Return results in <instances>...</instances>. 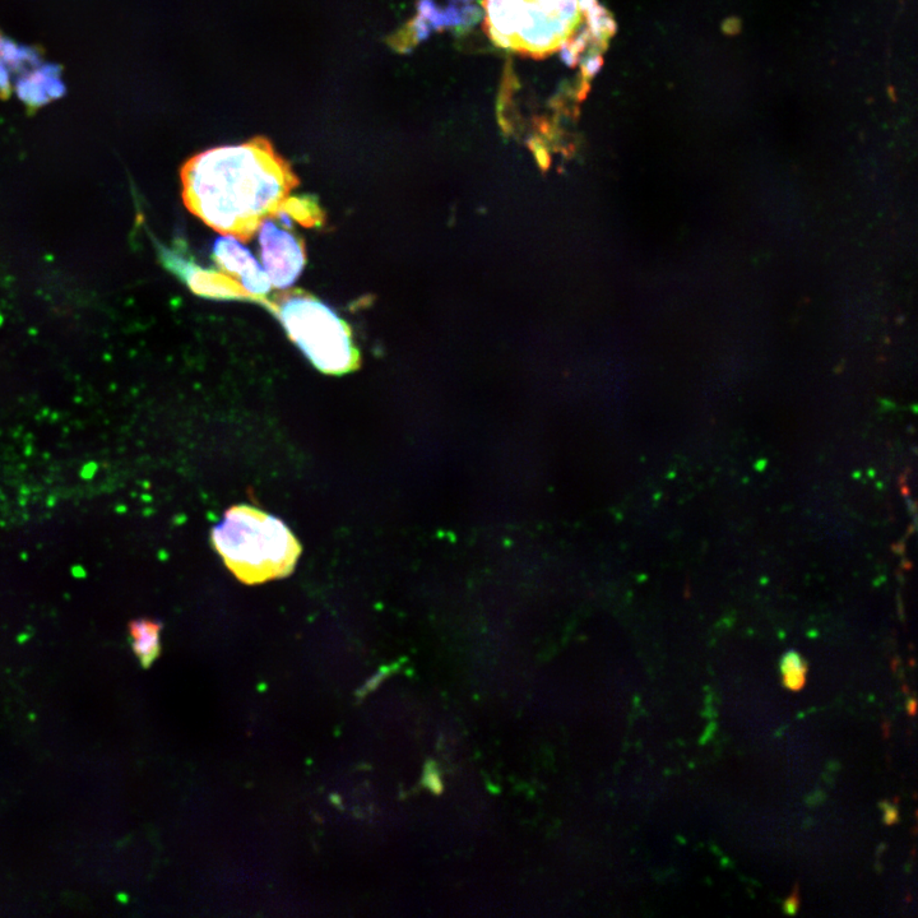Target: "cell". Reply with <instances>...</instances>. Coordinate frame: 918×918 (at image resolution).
I'll list each match as a JSON object with an SVG mask.
<instances>
[{"instance_id": "cell-1", "label": "cell", "mask_w": 918, "mask_h": 918, "mask_svg": "<svg viewBox=\"0 0 918 918\" xmlns=\"http://www.w3.org/2000/svg\"><path fill=\"white\" fill-rule=\"evenodd\" d=\"M188 210L217 233L249 241L298 187L289 162L263 137L199 153L182 169Z\"/></svg>"}, {"instance_id": "cell-2", "label": "cell", "mask_w": 918, "mask_h": 918, "mask_svg": "<svg viewBox=\"0 0 918 918\" xmlns=\"http://www.w3.org/2000/svg\"><path fill=\"white\" fill-rule=\"evenodd\" d=\"M212 541L226 567L247 584L289 576L301 554L298 540L280 519L249 505L227 510L213 528Z\"/></svg>"}, {"instance_id": "cell-3", "label": "cell", "mask_w": 918, "mask_h": 918, "mask_svg": "<svg viewBox=\"0 0 918 918\" xmlns=\"http://www.w3.org/2000/svg\"><path fill=\"white\" fill-rule=\"evenodd\" d=\"M263 304L319 372L343 375L359 369L360 351L349 324L317 296L290 290Z\"/></svg>"}, {"instance_id": "cell-4", "label": "cell", "mask_w": 918, "mask_h": 918, "mask_svg": "<svg viewBox=\"0 0 918 918\" xmlns=\"http://www.w3.org/2000/svg\"><path fill=\"white\" fill-rule=\"evenodd\" d=\"M282 226L266 219L259 227V245L264 271L272 286L287 289L299 280L306 266L304 240L292 231L290 217L277 215Z\"/></svg>"}, {"instance_id": "cell-5", "label": "cell", "mask_w": 918, "mask_h": 918, "mask_svg": "<svg viewBox=\"0 0 918 918\" xmlns=\"http://www.w3.org/2000/svg\"><path fill=\"white\" fill-rule=\"evenodd\" d=\"M213 258L222 270L238 278L243 289L261 303L262 296L270 294L271 281L248 248L241 245L234 236L225 235L215 241Z\"/></svg>"}, {"instance_id": "cell-6", "label": "cell", "mask_w": 918, "mask_h": 918, "mask_svg": "<svg viewBox=\"0 0 918 918\" xmlns=\"http://www.w3.org/2000/svg\"><path fill=\"white\" fill-rule=\"evenodd\" d=\"M160 254L165 266L176 276L182 278L197 295L220 300L257 301L243 289L239 282L231 280L222 273L202 270L196 264L185 261L178 254L165 248H161Z\"/></svg>"}, {"instance_id": "cell-7", "label": "cell", "mask_w": 918, "mask_h": 918, "mask_svg": "<svg viewBox=\"0 0 918 918\" xmlns=\"http://www.w3.org/2000/svg\"><path fill=\"white\" fill-rule=\"evenodd\" d=\"M67 88L62 80V67L54 63H43L40 67L22 74L16 83V94L23 104L37 109L66 95Z\"/></svg>"}, {"instance_id": "cell-8", "label": "cell", "mask_w": 918, "mask_h": 918, "mask_svg": "<svg viewBox=\"0 0 918 918\" xmlns=\"http://www.w3.org/2000/svg\"><path fill=\"white\" fill-rule=\"evenodd\" d=\"M161 629L162 624L159 621L150 619L133 620L129 623L133 652L143 669L151 667L160 656Z\"/></svg>"}, {"instance_id": "cell-9", "label": "cell", "mask_w": 918, "mask_h": 918, "mask_svg": "<svg viewBox=\"0 0 918 918\" xmlns=\"http://www.w3.org/2000/svg\"><path fill=\"white\" fill-rule=\"evenodd\" d=\"M0 60L11 73L17 74L30 72L44 63L39 50L3 39L0 40Z\"/></svg>"}, {"instance_id": "cell-10", "label": "cell", "mask_w": 918, "mask_h": 918, "mask_svg": "<svg viewBox=\"0 0 918 918\" xmlns=\"http://www.w3.org/2000/svg\"><path fill=\"white\" fill-rule=\"evenodd\" d=\"M276 215L292 217L304 226H317L323 224L324 213L319 208L314 198H287Z\"/></svg>"}, {"instance_id": "cell-11", "label": "cell", "mask_w": 918, "mask_h": 918, "mask_svg": "<svg viewBox=\"0 0 918 918\" xmlns=\"http://www.w3.org/2000/svg\"><path fill=\"white\" fill-rule=\"evenodd\" d=\"M781 670L783 684L790 690H801L806 683L808 665L796 652H788L782 658Z\"/></svg>"}, {"instance_id": "cell-12", "label": "cell", "mask_w": 918, "mask_h": 918, "mask_svg": "<svg viewBox=\"0 0 918 918\" xmlns=\"http://www.w3.org/2000/svg\"><path fill=\"white\" fill-rule=\"evenodd\" d=\"M389 671H391L389 667H387V669H383L382 671H379L377 675L373 676V678L370 679L368 683H366L363 686V688L359 690V692H357V697L363 698L365 697V695H368L370 692H373V690L377 689L380 683H382V681L386 679V676L387 674H389Z\"/></svg>"}, {"instance_id": "cell-13", "label": "cell", "mask_w": 918, "mask_h": 918, "mask_svg": "<svg viewBox=\"0 0 918 918\" xmlns=\"http://www.w3.org/2000/svg\"><path fill=\"white\" fill-rule=\"evenodd\" d=\"M11 77V71H9L6 64L0 60V95H3L4 97H7L9 94H11Z\"/></svg>"}, {"instance_id": "cell-14", "label": "cell", "mask_w": 918, "mask_h": 918, "mask_svg": "<svg viewBox=\"0 0 918 918\" xmlns=\"http://www.w3.org/2000/svg\"><path fill=\"white\" fill-rule=\"evenodd\" d=\"M799 907H800V889H799V885H796L794 892H792L790 898L787 899V901L785 902V906H783V908H785V912L787 913V915L794 916L796 915L797 911H799Z\"/></svg>"}, {"instance_id": "cell-15", "label": "cell", "mask_w": 918, "mask_h": 918, "mask_svg": "<svg viewBox=\"0 0 918 918\" xmlns=\"http://www.w3.org/2000/svg\"><path fill=\"white\" fill-rule=\"evenodd\" d=\"M880 806H882V808H883L884 811H885V813H884V822H885V824L893 825V824L898 823V820H899L898 816H899V814H898V809H897V806H896V805H890V804H888V802H882V804H880Z\"/></svg>"}, {"instance_id": "cell-16", "label": "cell", "mask_w": 918, "mask_h": 918, "mask_svg": "<svg viewBox=\"0 0 918 918\" xmlns=\"http://www.w3.org/2000/svg\"><path fill=\"white\" fill-rule=\"evenodd\" d=\"M95 472H96L95 463H90V465H87L85 468H83L82 476L85 477V479H91V477L95 475Z\"/></svg>"}, {"instance_id": "cell-17", "label": "cell", "mask_w": 918, "mask_h": 918, "mask_svg": "<svg viewBox=\"0 0 918 918\" xmlns=\"http://www.w3.org/2000/svg\"><path fill=\"white\" fill-rule=\"evenodd\" d=\"M72 573H73V576H76L78 578H82L86 576L85 569H83L82 567H74L72 569Z\"/></svg>"}, {"instance_id": "cell-18", "label": "cell", "mask_w": 918, "mask_h": 918, "mask_svg": "<svg viewBox=\"0 0 918 918\" xmlns=\"http://www.w3.org/2000/svg\"><path fill=\"white\" fill-rule=\"evenodd\" d=\"M910 709H911V714H912V716H913V714H915V712H916V702H915V700H911V702H910Z\"/></svg>"}, {"instance_id": "cell-19", "label": "cell", "mask_w": 918, "mask_h": 918, "mask_svg": "<svg viewBox=\"0 0 918 918\" xmlns=\"http://www.w3.org/2000/svg\"><path fill=\"white\" fill-rule=\"evenodd\" d=\"M0 40H2V39H0Z\"/></svg>"}]
</instances>
